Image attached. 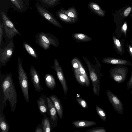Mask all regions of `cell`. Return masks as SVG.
<instances>
[{
  "label": "cell",
  "mask_w": 132,
  "mask_h": 132,
  "mask_svg": "<svg viewBox=\"0 0 132 132\" xmlns=\"http://www.w3.org/2000/svg\"><path fill=\"white\" fill-rule=\"evenodd\" d=\"M2 93V101L1 102L0 110H3L7 101L13 113L15 111L17 102V94L13 83L12 75H7L2 81L1 85Z\"/></svg>",
  "instance_id": "1"
},
{
  "label": "cell",
  "mask_w": 132,
  "mask_h": 132,
  "mask_svg": "<svg viewBox=\"0 0 132 132\" xmlns=\"http://www.w3.org/2000/svg\"><path fill=\"white\" fill-rule=\"evenodd\" d=\"M18 79L22 93L27 102L29 101V83L27 74L24 70L21 59L18 57Z\"/></svg>",
  "instance_id": "2"
},
{
  "label": "cell",
  "mask_w": 132,
  "mask_h": 132,
  "mask_svg": "<svg viewBox=\"0 0 132 132\" xmlns=\"http://www.w3.org/2000/svg\"><path fill=\"white\" fill-rule=\"evenodd\" d=\"M37 36V43L44 50L49 49L51 45L55 47H58L59 45L57 38L50 34L40 32L38 34Z\"/></svg>",
  "instance_id": "3"
},
{
  "label": "cell",
  "mask_w": 132,
  "mask_h": 132,
  "mask_svg": "<svg viewBox=\"0 0 132 132\" xmlns=\"http://www.w3.org/2000/svg\"><path fill=\"white\" fill-rule=\"evenodd\" d=\"M1 14L3 21V27L7 36L9 38H10L18 34L21 35L15 28L13 23L6 16L5 12L2 11Z\"/></svg>",
  "instance_id": "4"
},
{
  "label": "cell",
  "mask_w": 132,
  "mask_h": 132,
  "mask_svg": "<svg viewBox=\"0 0 132 132\" xmlns=\"http://www.w3.org/2000/svg\"><path fill=\"white\" fill-rule=\"evenodd\" d=\"M35 5L37 11L43 18L58 28L62 27L61 24L53 14L46 9L45 7L39 3H36Z\"/></svg>",
  "instance_id": "5"
},
{
  "label": "cell",
  "mask_w": 132,
  "mask_h": 132,
  "mask_svg": "<svg viewBox=\"0 0 132 132\" xmlns=\"http://www.w3.org/2000/svg\"><path fill=\"white\" fill-rule=\"evenodd\" d=\"M106 93L108 99L114 110L119 114H123V105L118 96L109 89L106 90Z\"/></svg>",
  "instance_id": "6"
},
{
  "label": "cell",
  "mask_w": 132,
  "mask_h": 132,
  "mask_svg": "<svg viewBox=\"0 0 132 132\" xmlns=\"http://www.w3.org/2000/svg\"><path fill=\"white\" fill-rule=\"evenodd\" d=\"M54 65L51 67L56 72L57 78L60 81L64 92L65 99L66 94L68 90L67 82L65 79L62 68L60 64L57 59H55L54 60Z\"/></svg>",
  "instance_id": "7"
},
{
  "label": "cell",
  "mask_w": 132,
  "mask_h": 132,
  "mask_svg": "<svg viewBox=\"0 0 132 132\" xmlns=\"http://www.w3.org/2000/svg\"><path fill=\"white\" fill-rule=\"evenodd\" d=\"M111 78L115 82L120 84L124 81L126 80L127 71L126 69L118 68H114L110 71Z\"/></svg>",
  "instance_id": "8"
},
{
  "label": "cell",
  "mask_w": 132,
  "mask_h": 132,
  "mask_svg": "<svg viewBox=\"0 0 132 132\" xmlns=\"http://www.w3.org/2000/svg\"><path fill=\"white\" fill-rule=\"evenodd\" d=\"M14 48L12 42H10L3 48L0 49V62L1 63H6L12 56Z\"/></svg>",
  "instance_id": "9"
},
{
  "label": "cell",
  "mask_w": 132,
  "mask_h": 132,
  "mask_svg": "<svg viewBox=\"0 0 132 132\" xmlns=\"http://www.w3.org/2000/svg\"><path fill=\"white\" fill-rule=\"evenodd\" d=\"M30 71L31 81L35 90L37 92H39L43 90L40 85L39 75L33 66L31 67Z\"/></svg>",
  "instance_id": "10"
},
{
  "label": "cell",
  "mask_w": 132,
  "mask_h": 132,
  "mask_svg": "<svg viewBox=\"0 0 132 132\" xmlns=\"http://www.w3.org/2000/svg\"><path fill=\"white\" fill-rule=\"evenodd\" d=\"M49 112V119L52 127L54 128L57 125L58 117L55 107L49 97H47Z\"/></svg>",
  "instance_id": "11"
},
{
  "label": "cell",
  "mask_w": 132,
  "mask_h": 132,
  "mask_svg": "<svg viewBox=\"0 0 132 132\" xmlns=\"http://www.w3.org/2000/svg\"><path fill=\"white\" fill-rule=\"evenodd\" d=\"M38 109L40 114L44 116L49 115V112L47 98L46 95L41 94L37 101Z\"/></svg>",
  "instance_id": "12"
},
{
  "label": "cell",
  "mask_w": 132,
  "mask_h": 132,
  "mask_svg": "<svg viewBox=\"0 0 132 132\" xmlns=\"http://www.w3.org/2000/svg\"><path fill=\"white\" fill-rule=\"evenodd\" d=\"M55 108L60 119L62 120L63 116V110L62 105L60 99L54 94L49 97Z\"/></svg>",
  "instance_id": "13"
},
{
  "label": "cell",
  "mask_w": 132,
  "mask_h": 132,
  "mask_svg": "<svg viewBox=\"0 0 132 132\" xmlns=\"http://www.w3.org/2000/svg\"><path fill=\"white\" fill-rule=\"evenodd\" d=\"M88 6L93 12L98 15L103 17L105 15V12L96 3L92 2L89 3Z\"/></svg>",
  "instance_id": "14"
},
{
  "label": "cell",
  "mask_w": 132,
  "mask_h": 132,
  "mask_svg": "<svg viewBox=\"0 0 132 132\" xmlns=\"http://www.w3.org/2000/svg\"><path fill=\"white\" fill-rule=\"evenodd\" d=\"M73 127L78 128H83L91 126L97 124L96 122L86 120H78L73 122L72 123Z\"/></svg>",
  "instance_id": "15"
},
{
  "label": "cell",
  "mask_w": 132,
  "mask_h": 132,
  "mask_svg": "<svg viewBox=\"0 0 132 132\" xmlns=\"http://www.w3.org/2000/svg\"><path fill=\"white\" fill-rule=\"evenodd\" d=\"M61 12L74 20L76 22L78 20V16L77 10L73 6L72 7L69 8L67 10L61 8L59 10Z\"/></svg>",
  "instance_id": "16"
},
{
  "label": "cell",
  "mask_w": 132,
  "mask_h": 132,
  "mask_svg": "<svg viewBox=\"0 0 132 132\" xmlns=\"http://www.w3.org/2000/svg\"><path fill=\"white\" fill-rule=\"evenodd\" d=\"M45 83L47 87L51 90L54 89L56 86V82L53 76L50 74H46L44 77Z\"/></svg>",
  "instance_id": "17"
},
{
  "label": "cell",
  "mask_w": 132,
  "mask_h": 132,
  "mask_svg": "<svg viewBox=\"0 0 132 132\" xmlns=\"http://www.w3.org/2000/svg\"><path fill=\"white\" fill-rule=\"evenodd\" d=\"M47 114L45 115L42 119V125L43 132H51L52 129L49 118L47 116Z\"/></svg>",
  "instance_id": "18"
},
{
  "label": "cell",
  "mask_w": 132,
  "mask_h": 132,
  "mask_svg": "<svg viewBox=\"0 0 132 132\" xmlns=\"http://www.w3.org/2000/svg\"><path fill=\"white\" fill-rule=\"evenodd\" d=\"M102 62L106 64L124 65L127 64L128 62L127 61L124 60L110 57L103 58Z\"/></svg>",
  "instance_id": "19"
},
{
  "label": "cell",
  "mask_w": 132,
  "mask_h": 132,
  "mask_svg": "<svg viewBox=\"0 0 132 132\" xmlns=\"http://www.w3.org/2000/svg\"><path fill=\"white\" fill-rule=\"evenodd\" d=\"M5 117L3 111H0V126L1 132H8L9 131V125L6 121Z\"/></svg>",
  "instance_id": "20"
},
{
  "label": "cell",
  "mask_w": 132,
  "mask_h": 132,
  "mask_svg": "<svg viewBox=\"0 0 132 132\" xmlns=\"http://www.w3.org/2000/svg\"><path fill=\"white\" fill-rule=\"evenodd\" d=\"M56 15L60 20L66 23L72 24L76 22L74 20L61 12L59 10L56 12Z\"/></svg>",
  "instance_id": "21"
},
{
  "label": "cell",
  "mask_w": 132,
  "mask_h": 132,
  "mask_svg": "<svg viewBox=\"0 0 132 132\" xmlns=\"http://www.w3.org/2000/svg\"><path fill=\"white\" fill-rule=\"evenodd\" d=\"M73 70L75 77L77 82L82 86H86L85 79L80 73L79 69Z\"/></svg>",
  "instance_id": "22"
},
{
  "label": "cell",
  "mask_w": 132,
  "mask_h": 132,
  "mask_svg": "<svg viewBox=\"0 0 132 132\" xmlns=\"http://www.w3.org/2000/svg\"><path fill=\"white\" fill-rule=\"evenodd\" d=\"M42 5L46 8H52L55 6L61 0H37Z\"/></svg>",
  "instance_id": "23"
},
{
  "label": "cell",
  "mask_w": 132,
  "mask_h": 132,
  "mask_svg": "<svg viewBox=\"0 0 132 132\" xmlns=\"http://www.w3.org/2000/svg\"><path fill=\"white\" fill-rule=\"evenodd\" d=\"M72 36L74 38L80 41L87 42L92 40L91 37L82 33H75L73 34Z\"/></svg>",
  "instance_id": "24"
},
{
  "label": "cell",
  "mask_w": 132,
  "mask_h": 132,
  "mask_svg": "<svg viewBox=\"0 0 132 132\" xmlns=\"http://www.w3.org/2000/svg\"><path fill=\"white\" fill-rule=\"evenodd\" d=\"M76 59L79 65V71L85 79L86 86L89 87L90 85V82L86 71L80 61L77 58H76Z\"/></svg>",
  "instance_id": "25"
},
{
  "label": "cell",
  "mask_w": 132,
  "mask_h": 132,
  "mask_svg": "<svg viewBox=\"0 0 132 132\" xmlns=\"http://www.w3.org/2000/svg\"><path fill=\"white\" fill-rule=\"evenodd\" d=\"M24 47L26 51L33 57L36 59L38 58L37 54L33 48L27 43H23Z\"/></svg>",
  "instance_id": "26"
},
{
  "label": "cell",
  "mask_w": 132,
  "mask_h": 132,
  "mask_svg": "<svg viewBox=\"0 0 132 132\" xmlns=\"http://www.w3.org/2000/svg\"><path fill=\"white\" fill-rule=\"evenodd\" d=\"M95 108L97 113L101 118L103 121H106V116L105 111L97 105H95Z\"/></svg>",
  "instance_id": "27"
},
{
  "label": "cell",
  "mask_w": 132,
  "mask_h": 132,
  "mask_svg": "<svg viewBox=\"0 0 132 132\" xmlns=\"http://www.w3.org/2000/svg\"><path fill=\"white\" fill-rule=\"evenodd\" d=\"M76 100L78 103L82 108L87 109L88 108V104L86 101L80 97L76 96Z\"/></svg>",
  "instance_id": "28"
},
{
  "label": "cell",
  "mask_w": 132,
  "mask_h": 132,
  "mask_svg": "<svg viewBox=\"0 0 132 132\" xmlns=\"http://www.w3.org/2000/svg\"><path fill=\"white\" fill-rule=\"evenodd\" d=\"M12 3L18 9L21 10L23 7L22 0H10Z\"/></svg>",
  "instance_id": "29"
},
{
  "label": "cell",
  "mask_w": 132,
  "mask_h": 132,
  "mask_svg": "<svg viewBox=\"0 0 132 132\" xmlns=\"http://www.w3.org/2000/svg\"><path fill=\"white\" fill-rule=\"evenodd\" d=\"M106 130L103 127H94L87 131V132H106Z\"/></svg>",
  "instance_id": "30"
},
{
  "label": "cell",
  "mask_w": 132,
  "mask_h": 132,
  "mask_svg": "<svg viewBox=\"0 0 132 132\" xmlns=\"http://www.w3.org/2000/svg\"><path fill=\"white\" fill-rule=\"evenodd\" d=\"M113 39L114 43L116 47L119 51L121 52L122 49L120 42L114 36L113 37Z\"/></svg>",
  "instance_id": "31"
},
{
  "label": "cell",
  "mask_w": 132,
  "mask_h": 132,
  "mask_svg": "<svg viewBox=\"0 0 132 132\" xmlns=\"http://www.w3.org/2000/svg\"><path fill=\"white\" fill-rule=\"evenodd\" d=\"M71 63L73 70L79 69V65L76 61V58L72 60Z\"/></svg>",
  "instance_id": "32"
},
{
  "label": "cell",
  "mask_w": 132,
  "mask_h": 132,
  "mask_svg": "<svg viewBox=\"0 0 132 132\" xmlns=\"http://www.w3.org/2000/svg\"><path fill=\"white\" fill-rule=\"evenodd\" d=\"M3 23L1 21L0 22V45H1L3 32Z\"/></svg>",
  "instance_id": "33"
},
{
  "label": "cell",
  "mask_w": 132,
  "mask_h": 132,
  "mask_svg": "<svg viewBox=\"0 0 132 132\" xmlns=\"http://www.w3.org/2000/svg\"><path fill=\"white\" fill-rule=\"evenodd\" d=\"M126 85L128 89H130L132 88V71L131 77L127 82Z\"/></svg>",
  "instance_id": "34"
},
{
  "label": "cell",
  "mask_w": 132,
  "mask_h": 132,
  "mask_svg": "<svg viewBox=\"0 0 132 132\" xmlns=\"http://www.w3.org/2000/svg\"><path fill=\"white\" fill-rule=\"evenodd\" d=\"M35 132H43L42 125L38 124L35 129Z\"/></svg>",
  "instance_id": "35"
},
{
  "label": "cell",
  "mask_w": 132,
  "mask_h": 132,
  "mask_svg": "<svg viewBox=\"0 0 132 132\" xmlns=\"http://www.w3.org/2000/svg\"><path fill=\"white\" fill-rule=\"evenodd\" d=\"M131 8L129 7L125 10L124 12V14L125 16H127L130 13L131 10Z\"/></svg>",
  "instance_id": "36"
},
{
  "label": "cell",
  "mask_w": 132,
  "mask_h": 132,
  "mask_svg": "<svg viewBox=\"0 0 132 132\" xmlns=\"http://www.w3.org/2000/svg\"><path fill=\"white\" fill-rule=\"evenodd\" d=\"M94 58L95 60V63L100 68H101V65L99 61L96 57H95V56H94Z\"/></svg>",
  "instance_id": "37"
},
{
  "label": "cell",
  "mask_w": 132,
  "mask_h": 132,
  "mask_svg": "<svg viewBox=\"0 0 132 132\" xmlns=\"http://www.w3.org/2000/svg\"><path fill=\"white\" fill-rule=\"evenodd\" d=\"M122 28L124 31L126 32L127 29V26L126 23H125L123 24Z\"/></svg>",
  "instance_id": "38"
},
{
  "label": "cell",
  "mask_w": 132,
  "mask_h": 132,
  "mask_svg": "<svg viewBox=\"0 0 132 132\" xmlns=\"http://www.w3.org/2000/svg\"><path fill=\"white\" fill-rule=\"evenodd\" d=\"M129 47L130 51L132 54V47L130 46H129Z\"/></svg>",
  "instance_id": "39"
},
{
  "label": "cell",
  "mask_w": 132,
  "mask_h": 132,
  "mask_svg": "<svg viewBox=\"0 0 132 132\" xmlns=\"http://www.w3.org/2000/svg\"><path fill=\"white\" fill-rule=\"evenodd\" d=\"M131 95H132V90L131 91Z\"/></svg>",
  "instance_id": "40"
},
{
  "label": "cell",
  "mask_w": 132,
  "mask_h": 132,
  "mask_svg": "<svg viewBox=\"0 0 132 132\" xmlns=\"http://www.w3.org/2000/svg\"><path fill=\"white\" fill-rule=\"evenodd\" d=\"M131 131H132V129L131 130Z\"/></svg>",
  "instance_id": "41"
}]
</instances>
